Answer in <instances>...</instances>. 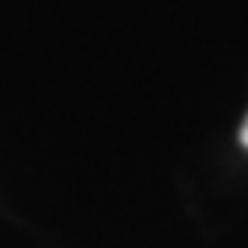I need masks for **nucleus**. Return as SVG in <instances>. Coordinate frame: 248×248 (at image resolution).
<instances>
[{
    "mask_svg": "<svg viewBox=\"0 0 248 248\" xmlns=\"http://www.w3.org/2000/svg\"><path fill=\"white\" fill-rule=\"evenodd\" d=\"M239 140L248 147V117H245V123H242V132H239Z\"/></svg>",
    "mask_w": 248,
    "mask_h": 248,
    "instance_id": "f257e3e1",
    "label": "nucleus"
}]
</instances>
